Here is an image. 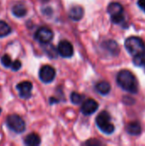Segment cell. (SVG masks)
Returning <instances> with one entry per match:
<instances>
[{
  "instance_id": "1",
  "label": "cell",
  "mask_w": 145,
  "mask_h": 146,
  "mask_svg": "<svg viewBox=\"0 0 145 146\" xmlns=\"http://www.w3.org/2000/svg\"><path fill=\"white\" fill-rule=\"evenodd\" d=\"M118 85L126 92L130 93H137L138 87V81L134 74L128 71V70H121L118 73L116 78Z\"/></svg>"
},
{
  "instance_id": "2",
  "label": "cell",
  "mask_w": 145,
  "mask_h": 146,
  "mask_svg": "<svg viewBox=\"0 0 145 146\" xmlns=\"http://www.w3.org/2000/svg\"><path fill=\"white\" fill-rule=\"evenodd\" d=\"M125 46L126 50L132 57L138 56L145 52V44L144 41L138 37H130L126 39Z\"/></svg>"
},
{
  "instance_id": "3",
  "label": "cell",
  "mask_w": 145,
  "mask_h": 146,
  "mask_svg": "<svg viewBox=\"0 0 145 146\" xmlns=\"http://www.w3.org/2000/svg\"><path fill=\"white\" fill-rule=\"evenodd\" d=\"M98 128L106 134H111L115 131V126L111 122L110 115L106 111H102L96 119Z\"/></svg>"
},
{
  "instance_id": "4",
  "label": "cell",
  "mask_w": 145,
  "mask_h": 146,
  "mask_svg": "<svg viewBox=\"0 0 145 146\" xmlns=\"http://www.w3.org/2000/svg\"><path fill=\"white\" fill-rule=\"evenodd\" d=\"M108 13L110 15L112 22L115 24H121L125 20L124 9L122 5L119 3H111L108 6Z\"/></svg>"
},
{
  "instance_id": "5",
  "label": "cell",
  "mask_w": 145,
  "mask_h": 146,
  "mask_svg": "<svg viewBox=\"0 0 145 146\" xmlns=\"http://www.w3.org/2000/svg\"><path fill=\"white\" fill-rule=\"evenodd\" d=\"M6 124L9 129L16 133H21L26 129L24 121L17 115H10L6 119Z\"/></svg>"
},
{
  "instance_id": "6",
  "label": "cell",
  "mask_w": 145,
  "mask_h": 146,
  "mask_svg": "<svg viewBox=\"0 0 145 146\" xmlns=\"http://www.w3.org/2000/svg\"><path fill=\"white\" fill-rule=\"evenodd\" d=\"M53 36H54L53 32L46 27H42L38 28L34 35L35 39L43 44L50 43L52 40Z\"/></svg>"
},
{
  "instance_id": "7",
  "label": "cell",
  "mask_w": 145,
  "mask_h": 146,
  "mask_svg": "<svg viewBox=\"0 0 145 146\" xmlns=\"http://www.w3.org/2000/svg\"><path fill=\"white\" fill-rule=\"evenodd\" d=\"M56 76V70L50 65L43 66L39 70V78L44 83H50Z\"/></svg>"
},
{
  "instance_id": "8",
  "label": "cell",
  "mask_w": 145,
  "mask_h": 146,
  "mask_svg": "<svg viewBox=\"0 0 145 146\" xmlns=\"http://www.w3.org/2000/svg\"><path fill=\"white\" fill-rule=\"evenodd\" d=\"M57 51L62 57H71L73 55V47L68 40H62L58 44Z\"/></svg>"
},
{
  "instance_id": "9",
  "label": "cell",
  "mask_w": 145,
  "mask_h": 146,
  "mask_svg": "<svg viewBox=\"0 0 145 146\" xmlns=\"http://www.w3.org/2000/svg\"><path fill=\"white\" fill-rule=\"evenodd\" d=\"M19 96L23 99H28L32 95V84L29 81H23L17 85L16 86Z\"/></svg>"
},
{
  "instance_id": "10",
  "label": "cell",
  "mask_w": 145,
  "mask_h": 146,
  "mask_svg": "<svg viewBox=\"0 0 145 146\" xmlns=\"http://www.w3.org/2000/svg\"><path fill=\"white\" fill-rule=\"evenodd\" d=\"M98 109V104L94 99H87L81 106V112L85 115H90L94 114Z\"/></svg>"
},
{
  "instance_id": "11",
  "label": "cell",
  "mask_w": 145,
  "mask_h": 146,
  "mask_svg": "<svg viewBox=\"0 0 145 146\" xmlns=\"http://www.w3.org/2000/svg\"><path fill=\"white\" fill-rule=\"evenodd\" d=\"M84 15V9L79 5L73 6L69 10V17L73 21H79Z\"/></svg>"
},
{
  "instance_id": "12",
  "label": "cell",
  "mask_w": 145,
  "mask_h": 146,
  "mask_svg": "<svg viewBox=\"0 0 145 146\" xmlns=\"http://www.w3.org/2000/svg\"><path fill=\"white\" fill-rule=\"evenodd\" d=\"M40 138L38 134L36 133H31L28 134L25 139H24V143L26 145L28 146H37L40 145Z\"/></svg>"
},
{
  "instance_id": "13",
  "label": "cell",
  "mask_w": 145,
  "mask_h": 146,
  "mask_svg": "<svg viewBox=\"0 0 145 146\" xmlns=\"http://www.w3.org/2000/svg\"><path fill=\"white\" fill-rule=\"evenodd\" d=\"M126 131L129 134L136 136V135H139L141 133L142 128H141V126L138 122L133 121V122H131L127 125Z\"/></svg>"
},
{
  "instance_id": "14",
  "label": "cell",
  "mask_w": 145,
  "mask_h": 146,
  "mask_svg": "<svg viewBox=\"0 0 145 146\" xmlns=\"http://www.w3.org/2000/svg\"><path fill=\"white\" fill-rule=\"evenodd\" d=\"M97 91L102 95H107L109 93L111 90V86L107 81H100L96 85Z\"/></svg>"
},
{
  "instance_id": "15",
  "label": "cell",
  "mask_w": 145,
  "mask_h": 146,
  "mask_svg": "<svg viewBox=\"0 0 145 146\" xmlns=\"http://www.w3.org/2000/svg\"><path fill=\"white\" fill-rule=\"evenodd\" d=\"M104 46L106 47V49L114 56H116L119 54L120 51V48L119 45L117 44V43L114 40H109L107 42L104 43Z\"/></svg>"
},
{
  "instance_id": "16",
  "label": "cell",
  "mask_w": 145,
  "mask_h": 146,
  "mask_svg": "<svg viewBox=\"0 0 145 146\" xmlns=\"http://www.w3.org/2000/svg\"><path fill=\"white\" fill-rule=\"evenodd\" d=\"M12 13L16 17H23L26 14V8L21 3H17L12 8Z\"/></svg>"
},
{
  "instance_id": "17",
  "label": "cell",
  "mask_w": 145,
  "mask_h": 146,
  "mask_svg": "<svg viewBox=\"0 0 145 146\" xmlns=\"http://www.w3.org/2000/svg\"><path fill=\"white\" fill-rule=\"evenodd\" d=\"M11 27L3 21H0V38H3L11 33Z\"/></svg>"
},
{
  "instance_id": "18",
  "label": "cell",
  "mask_w": 145,
  "mask_h": 146,
  "mask_svg": "<svg viewBox=\"0 0 145 146\" xmlns=\"http://www.w3.org/2000/svg\"><path fill=\"white\" fill-rule=\"evenodd\" d=\"M133 63L138 67H142L145 68V52L138 56L133 57Z\"/></svg>"
},
{
  "instance_id": "19",
  "label": "cell",
  "mask_w": 145,
  "mask_h": 146,
  "mask_svg": "<svg viewBox=\"0 0 145 146\" xmlns=\"http://www.w3.org/2000/svg\"><path fill=\"white\" fill-rule=\"evenodd\" d=\"M71 98V101H72L73 104H79L83 101L84 97L82 95L77 93V92H73L71 94V98Z\"/></svg>"
},
{
  "instance_id": "20",
  "label": "cell",
  "mask_w": 145,
  "mask_h": 146,
  "mask_svg": "<svg viewBox=\"0 0 145 146\" xmlns=\"http://www.w3.org/2000/svg\"><path fill=\"white\" fill-rule=\"evenodd\" d=\"M1 62L2 64L5 67V68H10L11 65H12V60L10 58V56L7 54L3 55L2 57H1Z\"/></svg>"
},
{
  "instance_id": "21",
  "label": "cell",
  "mask_w": 145,
  "mask_h": 146,
  "mask_svg": "<svg viewBox=\"0 0 145 146\" xmlns=\"http://www.w3.org/2000/svg\"><path fill=\"white\" fill-rule=\"evenodd\" d=\"M10 68H11L12 70H14V71H18V70L21 68V61H19V60L14 61V62H12V65H11Z\"/></svg>"
},
{
  "instance_id": "22",
  "label": "cell",
  "mask_w": 145,
  "mask_h": 146,
  "mask_svg": "<svg viewBox=\"0 0 145 146\" xmlns=\"http://www.w3.org/2000/svg\"><path fill=\"white\" fill-rule=\"evenodd\" d=\"M138 5L139 6L140 9H142L145 12V0H138Z\"/></svg>"
},
{
  "instance_id": "23",
  "label": "cell",
  "mask_w": 145,
  "mask_h": 146,
  "mask_svg": "<svg viewBox=\"0 0 145 146\" xmlns=\"http://www.w3.org/2000/svg\"><path fill=\"white\" fill-rule=\"evenodd\" d=\"M0 113H1V109H0Z\"/></svg>"
}]
</instances>
